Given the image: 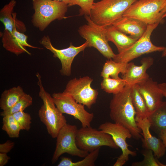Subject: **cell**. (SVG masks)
I'll list each match as a JSON object with an SVG mask.
<instances>
[{"instance_id": "1", "label": "cell", "mask_w": 166, "mask_h": 166, "mask_svg": "<svg viewBox=\"0 0 166 166\" xmlns=\"http://www.w3.org/2000/svg\"><path fill=\"white\" fill-rule=\"evenodd\" d=\"M132 85L127 84L121 91L113 94L110 103L109 116L114 123L127 128L132 137L138 140L142 138V132L136 121V112L131 96Z\"/></svg>"}, {"instance_id": "2", "label": "cell", "mask_w": 166, "mask_h": 166, "mask_svg": "<svg viewBox=\"0 0 166 166\" xmlns=\"http://www.w3.org/2000/svg\"><path fill=\"white\" fill-rule=\"evenodd\" d=\"M36 75L39 89V96L43 101L38 115L41 121L45 126L48 134L52 138H56L60 130L67 124L66 120L56 106L52 96L45 89L40 73L37 72Z\"/></svg>"}, {"instance_id": "3", "label": "cell", "mask_w": 166, "mask_h": 166, "mask_svg": "<svg viewBox=\"0 0 166 166\" xmlns=\"http://www.w3.org/2000/svg\"><path fill=\"white\" fill-rule=\"evenodd\" d=\"M137 0H101L94 2L90 17L96 24L104 27L112 25Z\"/></svg>"}, {"instance_id": "4", "label": "cell", "mask_w": 166, "mask_h": 166, "mask_svg": "<svg viewBox=\"0 0 166 166\" xmlns=\"http://www.w3.org/2000/svg\"><path fill=\"white\" fill-rule=\"evenodd\" d=\"M35 11L34 25L43 31L52 21L65 18L68 7L65 2L55 0H32Z\"/></svg>"}, {"instance_id": "5", "label": "cell", "mask_w": 166, "mask_h": 166, "mask_svg": "<svg viewBox=\"0 0 166 166\" xmlns=\"http://www.w3.org/2000/svg\"><path fill=\"white\" fill-rule=\"evenodd\" d=\"M166 0H137L124 13L122 16L138 19L148 25L162 23L166 13L161 12Z\"/></svg>"}, {"instance_id": "6", "label": "cell", "mask_w": 166, "mask_h": 166, "mask_svg": "<svg viewBox=\"0 0 166 166\" xmlns=\"http://www.w3.org/2000/svg\"><path fill=\"white\" fill-rule=\"evenodd\" d=\"M87 24L80 26L78 32L86 40L88 47L96 49L108 59H113L115 56L109 44L105 31V27L95 23L89 16L85 15Z\"/></svg>"}, {"instance_id": "7", "label": "cell", "mask_w": 166, "mask_h": 166, "mask_svg": "<svg viewBox=\"0 0 166 166\" xmlns=\"http://www.w3.org/2000/svg\"><path fill=\"white\" fill-rule=\"evenodd\" d=\"M159 24L156 23L148 25L143 35L129 48L116 54L113 60L116 62L128 63L144 54L162 52L165 47L154 45L150 38L152 32Z\"/></svg>"}, {"instance_id": "8", "label": "cell", "mask_w": 166, "mask_h": 166, "mask_svg": "<svg viewBox=\"0 0 166 166\" xmlns=\"http://www.w3.org/2000/svg\"><path fill=\"white\" fill-rule=\"evenodd\" d=\"M99 130L91 126L82 127L78 129L76 137V142L78 148L90 152L102 146L114 149L119 148L110 135Z\"/></svg>"}, {"instance_id": "9", "label": "cell", "mask_w": 166, "mask_h": 166, "mask_svg": "<svg viewBox=\"0 0 166 166\" xmlns=\"http://www.w3.org/2000/svg\"><path fill=\"white\" fill-rule=\"evenodd\" d=\"M78 129L76 125L67 123L60 130L56 137V146L52 159V164L55 163L64 153L81 158L85 157L89 153L80 149L76 144V137Z\"/></svg>"}, {"instance_id": "10", "label": "cell", "mask_w": 166, "mask_h": 166, "mask_svg": "<svg viewBox=\"0 0 166 166\" xmlns=\"http://www.w3.org/2000/svg\"><path fill=\"white\" fill-rule=\"evenodd\" d=\"M52 96L56 106L62 113L73 116L80 121L82 127L90 126L94 114L85 110L84 105L77 102L71 95L63 92L54 93Z\"/></svg>"}, {"instance_id": "11", "label": "cell", "mask_w": 166, "mask_h": 166, "mask_svg": "<svg viewBox=\"0 0 166 166\" xmlns=\"http://www.w3.org/2000/svg\"><path fill=\"white\" fill-rule=\"evenodd\" d=\"M93 79L86 76L70 80L67 84L63 92L71 95L77 103L90 109L96 102L98 93L93 89L91 85Z\"/></svg>"}, {"instance_id": "12", "label": "cell", "mask_w": 166, "mask_h": 166, "mask_svg": "<svg viewBox=\"0 0 166 166\" xmlns=\"http://www.w3.org/2000/svg\"><path fill=\"white\" fill-rule=\"evenodd\" d=\"M40 43L52 53L54 57L60 60L62 65L60 71V73L66 76H69L71 74V65L75 57L88 47L87 43L86 41L78 46H75L71 43L67 48L58 49L52 45L48 36H44L40 41Z\"/></svg>"}, {"instance_id": "13", "label": "cell", "mask_w": 166, "mask_h": 166, "mask_svg": "<svg viewBox=\"0 0 166 166\" xmlns=\"http://www.w3.org/2000/svg\"><path fill=\"white\" fill-rule=\"evenodd\" d=\"M98 129L110 135L116 144L122 151L121 155L126 161L128 160L129 156H135V151H132L128 148L129 146L126 142L127 138L130 139L132 136L130 131L124 127L117 123L106 122L101 124Z\"/></svg>"}, {"instance_id": "14", "label": "cell", "mask_w": 166, "mask_h": 166, "mask_svg": "<svg viewBox=\"0 0 166 166\" xmlns=\"http://www.w3.org/2000/svg\"><path fill=\"white\" fill-rule=\"evenodd\" d=\"M136 85L145 101L149 114L152 113L163 101L164 96L158 84L149 77Z\"/></svg>"}, {"instance_id": "15", "label": "cell", "mask_w": 166, "mask_h": 166, "mask_svg": "<svg viewBox=\"0 0 166 166\" xmlns=\"http://www.w3.org/2000/svg\"><path fill=\"white\" fill-rule=\"evenodd\" d=\"M27 35L18 31L15 25L11 32L4 30L2 39L3 47L6 50L17 55L24 53L31 55L26 49V47L34 49H42L28 44L27 42Z\"/></svg>"}, {"instance_id": "16", "label": "cell", "mask_w": 166, "mask_h": 166, "mask_svg": "<svg viewBox=\"0 0 166 166\" xmlns=\"http://www.w3.org/2000/svg\"><path fill=\"white\" fill-rule=\"evenodd\" d=\"M137 125L141 129L142 146L145 149L152 150L154 155L157 158L162 157L165 154L166 148L160 138L153 136L150 129L151 124L148 117L142 118L136 116Z\"/></svg>"}, {"instance_id": "17", "label": "cell", "mask_w": 166, "mask_h": 166, "mask_svg": "<svg viewBox=\"0 0 166 166\" xmlns=\"http://www.w3.org/2000/svg\"><path fill=\"white\" fill-rule=\"evenodd\" d=\"M154 60L150 57H144L141 61V65H135L133 62H128L125 73L122 75V78L130 85L136 84L149 77L147 70L153 64Z\"/></svg>"}, {"instance_id": "18", "label": "cell", "mask_w": 166, "mask_h": 166, "mask_svg": "<svg viewBox=\"0 0 166 166\" xmlns=\"http://www.w3.org/2000/svg\"><path fill=\"white\" fill-rule=\"evenodd\" d=\"M111 25L137 40L145 33L148 25L138 19L122 16Z\"/></svg>"}, {"instance_id": "19", "label": "cell", "mask_w": 166, "mask_h": 166, "mask_svg": "<svg viewBox=\"0 0 166 166\" xmlns=\"http://www.w3.org/2000/svg\"><path fill=\"white\" fill-rule=\"evenodd\" d=\"M105 31L108 41L115 45L118 53L129 48L137 40L111 25L105 27Z\"/></svg>"}, {"instance_id": "20", "label": "cell", "mask_w": 166, "mask_h": 166, "mask_svg": "<svg viewBox=\"0 0 166 166\" xmlns=\"http://www.w3.org/2000/svg\"><path fill=\"white\" fill-rule=\"evenodd\" d=\"M16 1L11 0L10 2L1 10L0 12V20L5 26V30L10 32L12 31L15 26L22 32L26 30L25 25L22 22L16 18V14L13 12Z\"/></svg>"}, {"instance_id": "21", "label": "cell", "mask_w": 166, "mask_h": 166, "mask_svg": "<svg viewBox=\"0 0 166 166\" xmlns=\"http://www.w3.org/2000/svg\"><path fill=\"white\" fill-rule=\"evenodd\" d=\"M148 118L151 124L150 128L158 135L166 130V101H163Z\"/></svg>"}, {"instance_id": "22", "label": "cell", "mask_w": 166, "mask_h": 166, "mask_svg": "<svg viewBox=\"0 0 166 166\" xmlns=\"http://www.w3.org/2000/svg\"><path fill=\"white\" fill-rule=\"evenodd\" d=\"M26 93L20 86H18L5 90L0 99V108L3 111L14 106Z\"/></svg>"}, {"instance_id": "23", "label": "cell", "mask_w": 166, "mask_h": 166, "mask_svg": "<svg viewBox=\"0 0 166 166\" xmlns=\"http://www.w3.org/2000/svg\"><path fill=\"white\" fill-rule=\"evenodd\" d=\"M128 63L116 62L112 59H108L103 65L101 76L103 78L111 77L119 79V74L120 73L122 75L124 74Z\"/></svg>"}, {"instance_id": "24", "label": "cell", "mask_w": 166, "mask_h": 166, "mask_svg": "<svg viewBox=\"0 0 166 166\" xmlns=\"http://www.w3.org/2000/svg\"><path fill=\"white\" fill-rule=\"evenodd\" d=\"M131 96L136 112V116L142 118L148 117L149 114L145 102L136 84L132 85Z\"/></svg>"}, {"instance_id": "25", "label": "cell", "mask_w": 166, "mask_h": 166, "mask_svg": "<svg viewBox=\"0 0 166 166\" xmlns=\"http://www.w3.org/2000/svg\"><path fill=\"white\" fill-rule=\"evenodd\" d=\"M100 148L91 152L84 159L81 160L73 162L72 160L67 157H63L57 164L58 166H94L97 159Z\"/></svg>"}, {"instance_id": "26", "label": "cell", "mask_w": 166, "mask_h": 166, "mask_svg": "<svg viewBox=\"0 0 166 166\" xmlns=\"http://www.w3.org/2000/svg\"><path fill=\"white\" fill-rule=\"evenodd\" d=\"M127 84L126 81L122 78L109 77L103 78L101 86V89L106 93L115 94L121 91Z\"/></svg>"}, {"instance_id": "27", "label": "cell", "mask_w": 166, "mask_h": 166, "mask_svg": "<svg viewBox=\"0 0 166 166\" xmlns=\"http://www.w3.org/2000/svg\"><path fill=\"white\" fill-rule=\"evenodd\" d=\"M3 117L2 130L5 131L10 138L18 137L20 131L21 130L19 124L13 115H8Z\"/></svg>"}, {"instance_id": "28", "label": "cell", "mask_w": 166, "mask_h": 166, "mask_svg": "<svg viewBox=\"0 0 166 166\" xmlns=\"http://www.w3.org/2000/svg\"><path fill=\"white\" fill-rule=\"evenodd\" d=\"M32 98L29 94L25 93L19 100L12 107L0 113L1 116L12 114L18 112L24 111L27 107L32 105Z\"/></svg>"}, {"instance_id": "29", "label": "cell", "mask_w": 166, "mask_h": 166, "mask_svg": "<svg viewBox=\"0 0 166 166\" xmlns=\"http://www.w3.org/2000/svg\"><path fill=\"white\" fill-rule=\"evenodd\" d=\"M94 0H70L68 4V6L78 5L80 8L79 15H84L90 16Z\"/></svg>"}, {"instance_id": "30", "label": "cell", "mask_w": 166, "mask_h": 166, "mask_svg": "<svg viewBox=\"0 0 166 166\" xmlns=\"http://www.w3.org/2000/svg\"><path fill=\"white\" fill-rule=\"evenodd\" d=\"M19 124L21 130L28 131L31 127V117L30 115L24 111H21L12 114Z\"/></svg>"}, {"instance_id": "31", "label": "cell", "mask_w": 166, "mask_h": 166, "mask_svg": "<svg viewBox=\"0 0 166 166\" xmlns=\"http://www.w3.org/2000/svg\"><path fill=\"white\" fill-rule=\"evenodd\" d=\"M142 152L144 156L143 160L140 162L133 163V166H159L158 160H156L153 155V151L149 149H145Z\"/></svg>"}, {"instance_id": "32", "label": "cell", "mask_w": 166, "mask_h": 166, "mask_svg": "<svg viewBox=\"0 0 166 166\" xmlns=\"http://www.w3.org/2000/svg\"><path fill=\"white\" fill-rule=\"evenodd\" d=\"M14 143L8 140L5 142L0 144V153L7 154L14 148Z\"/></svg>"}, {"instance_id": "33", "label": "cell", "mask_w": 166, "mask_h": 166, "mask_svg": "<svg viewBox=\"0 0 166 166\" xmlns=\"http://www.w3.org/2000/svg\"><path fill=\"white\" fill-rule=\"evenodd\" d=\"M10 159L6 153H0V166L6 165Z\"/></svg>"}, {"instance_id": "34", "label": "cell", "mask_w": 166, "mask_h": 166, "mask_svg": "<svg viewBox=\"0 0 166 166\" xmlns=\"http://www.w3.org/2000/svg\"><path fill=\"white\" fill-rule=\"evenodd\" d=\"M125 158L121 155L117 158L116 161L113 164L114 166H122L126 162Z\"/></svg>"}, {"instance_id": "35", "label": "cell", "mask_w": 166, "mask_h": 166, "mask_svg": "<svg viewBox=\"0 0 166 166\" xmlns=\"http://www.w3.org/2000/svg\"><path fill=\"white\" fill-rule=\"evenodd\" d=\"M158 86L164 96L166 98V83L158 84Z\"/></svg>"}, {"instance_id": "36", "label": "cell", "mask_w": 166, "mask_h": 166, "mask_svg": "<svg viewBox=\"0 0 166 166\" xmlns=\"http://www.w3.org/2000/svg\"><path fill=\"white\" fill-rule=\"evenodd\" d=\"M158 135L166 148V130L163 131Z\"/></svg>"}, {"instance_id": "37", "label": "cell", "mask_w": 166, "mask_h": 166, "mask_svg": "<svg viewBox=\"0 0 166 166\" xmlns=\"http://www.w3.org/2000/svg\"><path fill=\"white\" fill-rule=\"evenodd\" d=\"M161 57H166V47H165L164 50L162 51Z\"/></svg>"}, {"instance_id": "38", "label": "cell", "mask_w": 166, "mask_h": 166, "mask_svg": "<svg viewBox=\"0 0 166 166\" xmlns=\"http://www.w3.org/2000/svg\"><path fill=\"white\" fill-rule=\"evenodd\" d=\"M161 12L163 14L166 13V5L162 9Z\"/></svg>"}, {"instance_id": "39", "label": "cell", "mask_w": 166, "mask_h": 166, "mask_svg": "<svg viewBox=\"0 0 166 166\" xmlns=\"http://www.w3.org/2000/svg\"><path fill=\"white\" fill-rule=\"evenodd\" d=\"M56 1H63L66 2L68 5V3L69 2L70 0H55Z\"/></svg>"}, {"instance_id": "40", "label": "cell", "mask_w": 166, "mask_h": 166, "mask_svg": "<svg viewBox=\"0 0 166 166\" xmlns=\"http://www.w3.org/2000/svg\"><path fill=\"white\" fill-rule=\"evenodd\" d=\"M158 164H159V166H166V164H162V163H161L160 162L158 161Z\"/></svg>"}]
</instances>
